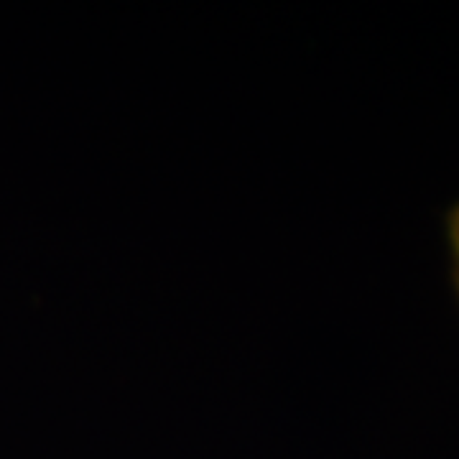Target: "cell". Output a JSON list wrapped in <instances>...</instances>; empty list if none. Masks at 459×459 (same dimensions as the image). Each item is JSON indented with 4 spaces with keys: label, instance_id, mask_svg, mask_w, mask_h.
Returning a JSON list of instances; mask_svg holds the SVG:
<instances>
[{
    "label": "cell",
    "instance_id": "6da1fadb",
    "mask_svg": "<svg viewBox=\"0 0 459 459\" xmlns=\"http://www.w3.org/2000/svg\"><path fill=\"white\" fill-rule=\"evenodd\" d=\"M449 235H452L455 253H457V273H459V225H449Z\"/></svg>",
    "mask_w": 459,
    "mask_h": 459
},
{
    "label": "cell",
    "instance_id": "7a4b0ae2",
    "mask_svg": "<svg viewBox=\"0 0 459 459\" xmlns=\"http://www.w3.org/2000/svg\"><path fill=\"white\" fill-rule=\"evenodd\" d=\"M449 225H459V210L452 214V222H449Z\"/></svg>",
    "mask_w": 459,
    "mask_h": 459
}]
</instances>
